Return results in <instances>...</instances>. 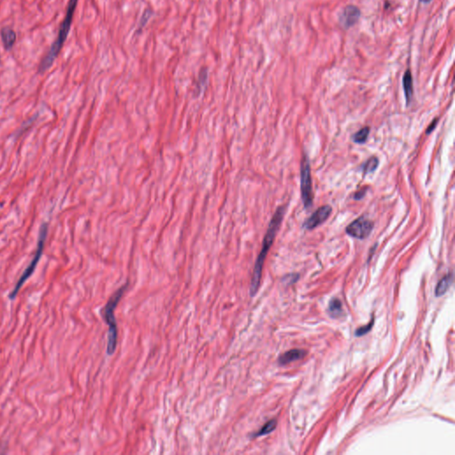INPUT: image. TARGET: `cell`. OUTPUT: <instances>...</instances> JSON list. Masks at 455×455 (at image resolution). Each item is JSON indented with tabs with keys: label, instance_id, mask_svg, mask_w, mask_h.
Wrapping results in <instances>:
<instances>
[{
	"label": "cell",
	"instance_id": "obj_1",
	"mask_svg": "<svg viewBox=\"0 0 455 455\" xmlns=\"http://www.w3.org/2000/svg\"><path fill=\"white\" fill-rule=\"evenodd\" d=\"M285 206H280L277 208L276 213L269 222L268 230L266 232L265 237L263 239L262 243V247H261V252L259 253L254 269H253V277H252V281H251V286H250V294L253 297L257 293L258 289L260 287V283H261V273H262V269L264 265L267 254L269 253L270 247L273 244L274 239L277 233V230L281 225L283 218L285 215Z\"/></svg>",
	"mask_w": 455,
	"mask_h": 455
},
{
	"label": "cell",
	"instance_id": "obj_2",
	"mask_svg": "<svg viewBox=\"0 0 455 455\" xmlns=\"http://www.w3.org/2000/svg\"><path fill=\"white\" fill-rule=\"evenodd\" d=\"M78 2H79V0H70L69 5H68L67 13H66V16H65L63 24L61 25L58 37L55 41V43L52 45L48 55L45 56V58L42 60L40 65V69H39L40 72H45L51 67L52 64L55 62V60L57 58L60 52L62 50V48L64 46V42L67 40L68 34L72 27V20H73V16H74Z\"/></svg>",
	"mask_w": 455,
	"mask_h": 455
},
{
	"label": "cell",
	"instance_id": "obj_3",
	"mask_svg": "<svg viewBox=\"0 0 455 455\" xmlns=\"http://www.w3.org/2000/svg\"><path fill=\"white\" fill-rule=\"evenodd\" d=\"M128 284L122 285L115 293L110 298L107 304L105 305L103 310V317L105 323L109 325V335H108L107 354L109 356L113 355L116 351L118 344V325L116 322L115 311L117 306L126 293Z\"/></svg>",
	"mask_w": 455,
	"mask_h": 455
},
{
	"label": "cell",
	"instance_id": "obj_4",
	"mask_svg": "<svg viewBox=\"0 0 455 455\" xmlns=\"http://www.w3.org/2000/svg\"><path fill=\"white\" fill-rule=\"evenodd\" d=\"M48 226L47 223H44L43 225L40 228V236H39V240H38V246H37L36 253L34 254V257L32 259L31 263L29 264L28 267L25 269L24 273L22 274L19 280L15 285V288L13 289L12 292L9 294V299L11 301H14L16 299L17 294L19 293L21 288L23 287L24 283L28 280L30 277H32V274L34 273L37 266L40 262V259L42 257L43 254L44 248H45V244L47 240V236H48Z\"/></svg>",
	"mask_w": 455,
	"mask_h": 455
},
{
	"label": "cell",
	"instance_id": "obj_5",
	"mask_svg": "<svg viewBox=\"0 0 455 455\" xmlns=\"http://www.w3.org/2000/svg\"><path fill=\"white\" fill-rule=\"evenodd\" d=\"M301 199L305 208H310L313 203L312 180L310 166L307 156H304L301 164Z\"/></svg>",
	"mask_w": 455,
	"mask_h": 455
},
{
	"label": "cell",
	"instance_id": "obj_6",
	"mask_svg": "<svg viewBox=\"0 0 455 455\" xmlns=\"http://www.w3.org/2000/svg\"><path fill=\"white\" fill-rule=\"evenodd\" d=\"M372 229H373V222L364 216H361L358 219L355 220L354 222H351L346 228V232L348 236L362 240V239L368 238L372 232Z\"/></svg>",
	"mask_w": 455,
	"mask_h": 455
},
{
	"label": "cell",
	"instance_id": "obj_7",
	"mask_svg": "<svg viewBox=\"0 0 455 455\" xmlns=\"http://www.w3.org/2000/svg\"><path fill=\"white\" fill-rule=\"evenodd\" d=\"M332 214V207L325 205L321 206L314 212L311 216L305 221L303 223V228L306 230H310L317 228V226L321 225L322 223L328 219L329 216Z\"/></svg>",
	"mask_w": 455,
	"mask_h": 455
},
{
	"label": "cell",
	"instance_id": "obj_8",
	"mask_svg": "<svg viewBox=\"0 0 455 455\" xmlns=\"http://www.w3.org/2000/svg\"><path fill=\"white\" fill-rule=\"evenodd\" d=\"M360 16V9L357 7L350 5V6H347L342 10V12L339 16V22L343 28H350L357 23Z\"/></svg>",
	"mask_w": 455,
	"mask_h": 455
},
{
	"label": "cell",
	"instance_id": "obj_9",
	"mask_svg": "<svg viewBox=\"0 0 455 455\" xmlns=\"http://www.w3.org/2000/svg\"><path fill=\"white\" fill-rule=\"evenodd\" d=\"M306 351L302 349H291L287 352L284 353L278 359V363L281 365L288 364L294 361L300 360L304 357Z\"/></svg>",
	"mask_w": 455,
	"mask_h": 455
},
{
	"label": "cell",
	"instance_id": "obj_10",
	"mask_svg": "<svg viewBox=\"0 0 455 455\" xmlns=\"http://www.w3.org/2000/svg\"><path fill=\"white\" fill-rule=\"evenodd\" d=\"M403 87H404V95L407 105L411 102L413 95V81H412V73L410 70H407L404 72L403 77Z\"/></svg>",
	"mask_w": 455,
	"mask_h": 455
},
{
	"label": "cell",
	"instance_id": "obj_11",
	"mask_svg": "<svg viewBox=\"0 0 455 455\" xmlns=\"http://www.w3.org/2000/svg\"><path fill=\"white\" fill-rule=\"evenodd\" d=\"M1 35V40L4 44V47L6 49H11L14 47V45L16 41V33L12 29L3 28L0 32Z\"/></svg>",
	"mask_w": 455,
	"mask_h": 455
},
{
	"label": "cell",
	"instance_id": "obj_12",
	"mask_svg": "<svg viewBox=\"0 0 455 455\" xmlns=\"http://www.w3.org/2000/svg\"><path fill=\"white\" fill-rule=\"evenodd\" d=\"M451 282H452V275L448 274L445 277H443L436 285L435 287V296L440 297L443 295L444 293L447 292L449 287L451 286Z\"/></svg>",
	"mask_w": 455,
	"mask_h": 455
},
{
	"label": "cell",
	"instance_id": "obj_13",
	"mask_svg": "<svg viewBox=\"0 0 455 455\" xmlns=\"http://www.w3.org/2000/svg\"><path fill=\"white\" fill-rule=\"evenodd\" d=\"M277 424V422L276 419H271V420H269L267 423L263 425V427H261L259 431L253 434V437H259V436H262V435L270 434L271 432L274 431V430L276 429Z\"/></svg>",
	"mask_w": 455,
	"mask_h": 455
},
{
	"label": "cell",
	"instance_id": "obj_14",
	"mask_svg": "<svg viewBox=\"0 0 455 455\" xmlns=\"http://www.w3.org/2000/svg\"><path fill=\"white\" fill-rule=\"evenodd\" d=\"M329 312L333 317H339L341 315L342 307H341V302L338 299H332V301H330Z\"/></svg>",
	"mask_w": 455,
	"mask_h": 455
},
{
	"label": "cell",
	"instance_id": "obj_15",
	"mask_svg": "<svg viewBox=\"0 0 455 455\" xmlns=\"http://www.w3.org/2000/svg\"><path fill=\"white\" fill-rule=\"evenodd\" d=\"M379 166V160L375 157H372L364 163L363 166V171L364 174H371L373 173L377 169Z\"/></svg>",
	"mask_w": 455,
	"mask_h": 455
},
{
	"label": "cell",
	"instance_id": "obj_16",
	"mask_svg": "<svg viewBox=\"0 0 455 455\" xmlns=\"http://www.w3.org/2000/svg\"><path fill=\"white\" fill-rule=\"evenodd\" d=\"M369 133H370V128L368 127H364L353 135V141L359 144L365 143L366 139L368 138Z\"/></svg>",
	"mask_w": 455,
	"mask_h": 455
},
{
	"label": "cell",
	"instance_id": "obj_17",
	"mask_svg": "<svg viewBox=\"0 0 455 455\" xmlns=\"http://www.w3.org/2000/svg\"><path fill=\"white\" fill-rule=\"evenodd\" d=\"M373 320L371 321V323H369L368 325H364V326H362L360 328L357 329L356 331V336H362V335H364L366 334L367 332H370V330L372 329V325H373Z\"/></svg>",
	"mask_w": 455,
	"mask_h": 455
},
{
	"label": "cell",
	"instance_id": "obj_18",
	"mask_svg": "<svg viewBox=\"0 0 455 455\" xmlns=\"http://www.w3.org/2000/svg\"><path fill=\"white\" fill-rule=\"evenodd\" d=\"M367 191V189H361V190H358L357 192H356V194L354 196V198L356 199V200H360L362 198H364V195L366 193Z\"/></svg>",
	"mask_w": 455,
	"mask_h": 455
},
{
	"label": "cell",
	"instance_id": "obj_19",
	"mask_svg": "<svg viewBox=\"0 0 455 455\" xmlns=\"http://www.w3.org/2000/svg\"><path fill=\"white\" fill-rule=\"evenodd\" d=\"M437 121H438V119H435V120H433V121H432V123L430 124V126L427 127V129L426 130V134H427V135H429V134H430V133H432V132H433V130L435 129V127H436V124H437Z\"/></svg>",
	"mask_w": 455,
	"mask_h": 455
},
{
	"label": "cell",
	"instance_id": "obj_20",
	"mask_svg": "<svg viewBox=\"0 0 455 455\" xmlns=\"http://www.w3.org/2000/svg\"><path fill=\"white\" fill-rule=\"evenodd\" d=\"M419 1H420V2H422V3H425V4H426V3H429L431 0H419Z\"/></svg>",
	"mask_w": 455,
	"mask_h": 455
}]
</instances>
